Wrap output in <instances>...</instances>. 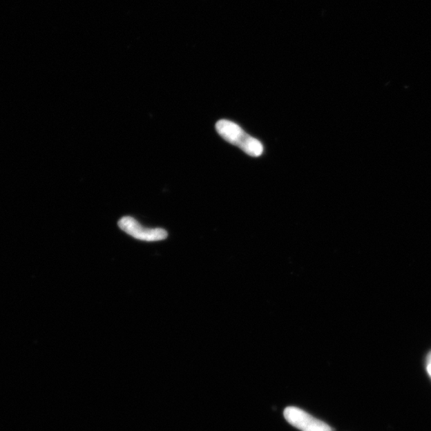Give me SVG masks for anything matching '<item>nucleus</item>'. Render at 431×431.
<instances>
[{
	"label": "nucleus",
	"instance_id": "1",
	"mask_svg": "<svg viewBox=\"0 0 431 431\" xmlns=\"http://www.w3.org/2000/svg\"><path fill=\"white\" fill-rule=\"evenodd\" d=\"M216 129L224 140L234 146H237L251 157H259L262 155L264 147L256 138L246 133L241 128L233 122L220 120Z\"/></svg>",
	"mask_w": 431,
	"mask_h": 431
},
{
	"label": "nucleus",
	"instance_id": "2",
	"mask_svg": "<svg viewBox=\"0 0 431 431\" xmlns=\"http://www.w3.org/2000/svg\"><path fill=\"white\" fill-rule=\"evenodd\" d=\"M284 416L289 423L301 431H332L323 421L312 416L300 408L289 407L285 410Z\"/></svg>",
	"mask_w": 431,
	"mask_h": 431
},
{
	"label": "nucleus",
	"instance_id": "3",
	"mask_svg": "<svg viewBox=\"0 0 431 431\" xmlns=\"http://www.w3.org/2000/svg\"><path fill=\"white\" fill-rule=\"evenodd\" d=\"M119 227L133 238L144 241H158L165 240L168 233L161 228L148 229L143 227L137 220L131 217H124L119 220Z\"/></svg>",
	"mask_w": 431,
	"mask_h": 431
},
{
	"label": "nucleus",
	"instance_id": "4",
	"mask_svg": "<svg viewBox=\"0 0 431 431\" xmlns=\"http://www.w3.org/2000/svg\"><path fill=\"white\" fill-rule=\"evenodd\" d=\"M428 372L430 374V376L431 378V362L429 361L428 365Z\"/></svg>",
	"mask_w": 431,
	"mask_h": 431
},
{
	"label": "nucleus",
	"instance_id": "5",
	"mask_svg": "<svg viewBox=\"0 0 431 431\" xmlns=\"http://www.w3.org/2000/svg\"><path fill=\"white\" fill-rule=\"evenodd\" d=\"M430 361V362H431V356H430V361Z\"/></svg>",
	"mask_w": 431,
	"mask_h": 431
}]
</instances>
